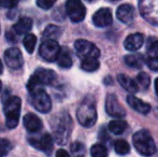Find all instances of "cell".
<instances>
[{
    "label": "cell",
    "instance_id": "cell-38",
    "mask_svg": "<svg viewBox=\"0 0 158 157\" xmlns=\"http://www.w3.org/2000/svg\"><path fill=\"white\" fill-rule=\"evenodd\" d=\"M155 92H156V95L158 96V78L155 80Z\"/></svg>",
    "mask_w": 158,
    "mask_h": 157
},
{
    "label": "cell",
    "instance_id": "cell-24",
    "mask_svg": "<svg viewBox=\"0 0 158 157\" xmlns=\"http://www.w3.org/2000/svg\"><path fill=\"white\" fill-rule=\"evenodd\" d=\"M100 64L97 58H84L82 59L81 68L84 71L87 72H94L99 68Z\"/></svg>",
    "mask_w": 158,
    "mask_h": 157
},
{
    "label": "cell",
    "instance_id": "cell-33",
    "mask_svg": "<svg viewBox=\"0 0 158 157\" xmlns=\"http://www.w3.org/2000/svg\"><path fill=\"white\" fill-rule=\"evenodd\" d=\"M145 63L151 70H153V71H158V58L146 56Z\"/></svg>",
    "mask_w": 158,
    "mask_h": 157
},
{
    "label": "cell",
    "instance_id": "cell-13",
    "mask_svg": "<svg viewBox=\"0 0 158 157\" xmlns=\"http://www.w3.org/2000/svg\"><path fill=\"white\" fill-rule=\"evenodd\" d=\"M28 141L32 147H35V149L40 150V151L44 152L46 154H50L53 151V138L48 134H44L41 137H38V138H31L30 137Z\"/></svg>",
    "mask_w": 158,
    "mask_h": 157
},
{
    "label": "cell",
    "instance_id": "cell-21",
    "mask_svg": "<svg viewBox=\"0 0 158 157\" xmlns=\"http://www.w3.org/2000/svg\"><path fill=\"white\" fill-rule=\"evenodd\" d=\"M57 63H58V66L61 68H70L72 66V58H71V55L69 53L68 48H60L59 51V54L57 56Z\"/></svg>",
    "mask_w": 158,
    "mask_h": 157
},
{
    "label": "cell",
    "instance_id": "cell-23",
    "mask_svg": "<svg viewBox=\"0 0 158 157\" xmlns=\"http://www.w3.org/2000/svg\"><path fill=\"white\" fill-rule=\"evenodd\" d=\"M128 125L125 121L122 119H113L109 123L108 129L112 132L113 134H122L127 129Z\"/></svg>",
    "mask_w": 158,
    "mask_h": 157
},
{
    "label": "cell",
    "instance_id": "cell-2",
    "mask_svg": "<svg viewBox=\"0 0 158 157\" xmlns=\"http://www.w3.org/2000/svg\"><path fill=\"white\" fill-rule=\"evenodd\" d=\"M52 128L54 131V139L56 140V142L60 145H64L67 143L71 134L72 119L67 112L60 113V115L52 124Z\"/></svg>",
    "mask_w": 158,
    "mask_h": 157
},
{
    "label": "cell",
    "instance_id": "cell-14",
    "mask_svg": "<svg viewBox=\"0 0 158 157\" xmlns=\"http://www.w3.org/2000/svg\"><path fill=\"white\" fill-rule=\"evenodd\" d=\"M112 12L108 8H101L93 15V23L96 27L104 28L112 24Z\"/></svg>",
    "mask_w": 158,
    "mask_h": 157
},
{
    "label": "cell",
    "instance_id": "cell-25",
    "mask_svg": "<svg viewBox=\"0 0 158 157\" xmlns=\"http://www.w3.org/2000/svg\"><path fill=\"white\" fill-rule=\"evenodd\" d=\"M60 35H61L60 28H59L58 26H55V25H48L43 32V36L45 37V38L53 39V40L58 39Z\"/></svg>",
    "mask_w": 158,
    "mask_h": 157
},
{
    "label": "cell",
    "instance_id": "cell-6",
    "mask_svg": "<svg viewBox=\"0 0 158 157\" xmlns=\"http://www.w3.org/2000/svg\"><path fill=\"white\" fill-rule=\"evenodd\" d=\"M138 8L146 22L158 26V0H138Z\"/></svg>",
    "mask_w": 158,
    "mask_h": 157
},
{
    "label": "cell",
    "instance_id": "cell-7",
    "mask_svg": "<svg viewBox=\"0 0 158 157\" xmlns=\"http://www.w3.org/2000/svg\"><path fill=\"white\" fill-rule=\"evenodd\" d=\"M30 101L33 108L42 113H48L52 109V102L48 95L45 90H43L41 87L35 88L32 92H30Z\"/></svg>",
    "mask_w": 158,
    "mask_h": 157
},
{
    "label": "cell",
    "instance_id": "cell-34",
    "mask_svg": "<svg viewBox=\"0 0 158 157\" xmlns=\"http://www.w3.org/2000/svg\"><path fill=\"white\" fill-rule=\"evenodd\" d=\"M10 147H11V144L8 140L1 139V140H0V156L6 155L9 150H10Z\"/></svg>",
    "mask_w": 158,
    "mask_h": 157
},
{
    "label": "cell",
    "instance_id": "cell-12",
    "mask_svg": "<svg viewBox=\"0 0 158 157\" xmlns=\"http://www.w3.org/2000/svg\"><path fill=\"white\" fill-rule=\"evenodd\" d=\"M4 60L11 69H19L23 66L24 59L21 51L17 48H10L4 53Z\"/></svg>",
    "mask_w": 158,
    "mask_h": 157
},
{
    "label": "cell",
    "instance_id": "cell-22",
    "mask_svg": "<svg viewBox=\"0 0 158 157\" xmlns=\"http://www.w3.org/2000/svg\"><path fill=\"white\" fill-rule=\"evenodd\" d=\"M126 65L129 66L131 68H135V69H139L143 66L144 64V57L142 54H130L127 55L124 58Z\"/></svg>",
    "mask_w": 158,
    "mask_h": 157
},
{
    "label": "cell",
    "instance_id": "cell-18",
    "mask_svg": "<svg viewBox=\"0 0 158 157\" xmlns=\"http://www.w3.org/2000/svg\"><path fill=\"white\" fill-rule=\"evenodd\" d=\"M24 126L29 132H38L42 129V122L35 114L28 113L24 116Z\"/></svg>",
    "mask_w": 158,
    "mask_h": 157
},
{
    "label": "cell",
    "instance_id": "cell-37",
    "mask_svg": "<svg viewBox=\"0 0 158 157\" xmlns=\"http://www.w3.org/2000/svg\"><path fill=\"white\" fill-rule=\"evenodd\" d=\"M56 156L57 157H69V153L64 150H59L56 152Z\"/></svg>",
    "mask_w": 158,
    "mask_h": 157
},
{
    "label": "cell",
    "instance_id": "cell-20",
    "mask_svg": "<svg viewBox=\"0 0 158 157\" xmlns=\"http://www.w3.org/2000/svg\"><path fill=\"white\" fill-rule=\"evenodd\" d=\"M32 28V19L30 17H21L16 24L13 26V30L16 32V35L27 34Z\"/></svg>",
    "mask_w": 158,
    "mask_h": 157
},
{
    "label": "cell",
    "instance_id": "cell-39",
    "mask_svg": "<svg viewBox=\"0 0 158 157\" xmlns=\"http://www.w3.org/2000/svg\"><path fill=\"white\" fill-rule=\"evenodd\" d=\"M2 70H3V66H2V63H1V60H0V74L2 73Z\"/></svg>",
    "mask_w": 158,
    "mask_h": 157
},
{
    "label": "cell",
    "instance_id": "cell-17",
    "mask_svg": "<svg viewBox=\"0 0 158 157\" xmlns=\"http://www.w3.org/2000/svg\"><path fill=\"white\" fill-rule=\"evenodd\" d=\"M127 103L130 105V108L139 112L140 114H148L151 111V105L148 102H144L143 100L137 98L133 95H129L127 97Z\"/></svg>",
    "mask_w": 158,
    "mask_h": 157
},
{
    "label": "cell",
    "instance_id": "cell-26",
    "mask_svg": "<svg viewBox=\"0 0 158 157\" xmlns=\"http://www.w3.org/2000/svg\"><path fill=\"white\" fill-rule=\"evenodd\" d=\"M114 149L115 152L119 155H126L130 152V147H129L128 142L125 141L124 139H118L114 142Z\"/></svg>",
    "mask_w": 158,
    "mask_h": 157
},
{
    "label": "cell",
    "instance_id": "cell-36",
    "mask_svg": "<svg viewBox=\"0 0 158 157\" xmlns=\"http://www.w3.org/2000/svg\"><path fill=\"white\" fill-rule=\"evenodd\" d=\"M99 138H100V140H102V141H109L110 140V137L106 134V131L104 130L103 127L101 128V131H100V134H99Z\"/></svg>",
    "mask_w": 158,
    "mask_h": 157
},
{
    "label": "cell",
    "instance_id": "cell-19",
    "mask_svg": "<svg viewBox=\"0 0 158 157\" xmlns=\"http://www.w3.org/2000/svg\"><path fill=\"white\" fill-rule=\"evenodd\" d=\"M117 81L121 84V86L126 89L127 92H129L130 94H135L139 90V86H138L135 80H132L130 76H126V74H118L117 76Z\"/></svg>",
    "mask_w": 158,
    "mask_h": 157
},
{
    "label": "cell",
    "instance_id": "cell-40",
    "mask_svg": "<svg viewBox=\"0 0 158 157\" xmlns=\"http://www.w3.org/2000/svg\"><path fill=\"white\" fill-rule=\"evenodd\" d=\"M109 1H111V2H116V1H119V0H109Z\"/></svg>",
    "mask_w": 158,
    "mask_h": 157
},
{
    "label": "cell",
    "instance_id": "cell-15",
    "mask_svg": "<svg viewBox=\"0 0 158 157\" xmlns=\"http://www.w3.org/2000/svg\"><path fill=\"white\" fill-rule=\"evenodd\" d=\"M116 16L123 24H131L135 19V8L128 3L121 4L117 8Z\"/></svg>",
    "mask_w": 158,
    "mask_h": 157
},
{
    "label": "cell",
    "instance_id": "cell-42",
    "mask_svg": "<svg viewBox=\"0 0 158 157\" xmlns=\"http://www.w3.org/2000/svg\"><path fill=\"white\" fill-rule=\"evenodd\" d=\"M87 1H94V0H87Z\"/></svg>",
    "mask_w": 158,
    "mask_h": 157
},
{
    "label": "cell",
    "instance_id": "cell-1",
    "mask_svg": "<svg viewBox=\"0 0 158 157\" xmlns=\"http://www.w3.org/2000/svg\"><path fill=\"white\" fill-rule=\"evenodd\" d=\"M77 118L83 127L89 128L95 125L97 121V109H96V101L92 96H87L81 102L77 108Z\"/></svg>",
    "mask_w": 158,
    "mask_h": 157
},
{
    "label": "cell",
    "instance_id": "cell-32",
    "mask_svg": "<svg viewBox=\"0 0 158 157\" xmlns=\"http://www.w3.org/2000/svg\"><path fill=\"white\" fill-rule=\"evenodd\" d=\"M57 0H37V6L43 10H50Z\"/></svg>",
    "mask_w": 158,
    "mask_h": 157
},
{
    "label": "cell",
    "instance_id": "cell-27",
    "mask_svg": "<svg viewBox=\"0 0 158 157\" xmlns=\"http://www.w3.org/2000/svg\"><path fill=\"white\" fill-rule=\"evenodd\" d=\"M23 43H24V46H25L26 51H27L29 54H32L33 51H35V44H37V38H35V35L27 34L23 40Z\"/></svg>",
    "mask_w": 158,
    "mask_h": 157
},
{
    "label": "cell",
    "instance_id": "cell-11",
    "mask_svg": "<svg viewBox=\"0 0 158 157\" xmlns=\"http://www.w3.org/2000/svg\"><path fill=\"white\" fill-rule=\"evenodd\" d=\"M106 111L112 118H123L126 116V111L119 103L116 95L109 94L106 100Z\"/></svg>",
    "mask_w": 158,
    "mask_h": 157
},
{
    "label": "cell",
    "instance_id": "cell-29",
    "mask_svg": "<svg viewBox=\"0 0 158 157\" xmlns=\"http://www.w3.org/2000/svg\"><path fill=\"white\" fill-rule=\"evenodd\" d=\"M135 82H137L138 85L141 86L143 89H148V88L150 87V84H151V78L146 72H140V73L137 76Z\"/></svg>",
    "mask_w": 158,
    "mask_h": 157
},
{
    "label": "cell",
    "instance_id": "cell-4",
    "mask_svg": "<svg viewBox=\"0 0 158 157\" xmlns=\"http://www.w3.org/2000/svg\"><path fill=\"white\" fill-rule=\"evenodd\" d=\"M21 105L22 100L17 96L9 97L4 102L3 111L6 114V124L8 128H15L19 125Z\"/></svg>",
    "mask_w": 158,
    "mask_h": 157
},
{
    "label": "cell",
    "instance_id": "cell-35",
    "mask_svg": "<svg viewBox=\"0 0 158 157\" xmlns=\"http://www.w3.org/2000/svg\"><path fill=\"white\" fill-rule=\"evenodd\" d=\"M19 0H0V6L6 9H13L19 4Z\"/></svg>",
    "mask_w": 158,
    "mask_h": 157
},
{
    "label": "cell",
    "instance_id": "cell-30",
    "mask_svg": "<svg viewBox=\"0 0 158 157\" xmlns=\"http://www.w3.org/2000/svg\"><path fill=\"white\" fill-rule=\"evenodd\" d=\"M70 150H71V153L75 156H82L85 153V147H84V144H82L81 142L72 143L70 147Z\"/></svg>",
    "mask_w": 158,
    "mask_h": 157
},
{
    "label": "cell",
    "instance_id": "cell-8",
    "mask_svg": "<svg viewBox=\"0 0 158 157\" xmlns=\"http://www.w3.org/2000/svg\"><path fill=\"white\" fill-rule=\"evenodd\" d=\"M74 48L80 58H99L100 51L94 43L84 39H79L74 42Z\"/></svg>",
    "mask_w": 158,
    "mask_h": 157
},
{
    "label": "cell",
    "instance_id": "cell-31",
    "mask_svg": "<svg viewBox=\"0 0 158 157\" xmlns=\"http://www.w3.org/2000/svg\"><path fill=\"white\" fill-rule=\"evenodd\" d=\"M148 56L158 58V40L150 41L148 46Z\"/></svg>",
    "mask_w": 158,
    "mask_h": 157
},
{
    "label": "cell",
    "instance_id": "cell-5",
    "mask_svg": "<svg viewBox=\"0 0 158 157\" xmlns=\"http://www.w3.org/2000/svg\"><path fill=\"white\" fill-rule=\"evenodd\" d=\"M55 81H56V73L53 70L39 68L30 76L27 83V88L30 93L35 88L41 87L42 85H52Z\"/></svg>",
    "mask_w": 158,
    "mask_h": 157
},
{
    "label": "cell",
    "instance_id": "cell-10",
    "mask_svg": "<svg viewBox=\"0 0 158 157\" xmlns=\"http://www.w3.org/2000/svg\"><path fill=\"white\" fill-rule=\"evenodd\" d=\"M59 51H60V46L58 42L56 40L48 39L41 43L39 48V54L46 61H54L58 56Z\"/></svg>",
    "mask_w": 158,
    "mask_h": 157
},
{
    "label": "cell",
    "instance_id": "cell-9",
    "mask_svg": "<svg viewBox=\"0 0 158 157\" xmlns=\"http://www.w3.org/2000/svg\"><path fill=\"white\" fill-rule=\"evenodd\" d=\"M66 13L73 23H80L85 19L86 9L81 0H67Z\"/></svg>",
    "mask_w": 158,
    "mask_h": 157
},
{
    "label": "cell",
    "instance_id": "cell-3",
    "mask_svg": "<svg viewBox=\"0 0 158 157\" xmlns=\"http://www.w3.org/2000/svg\"><path fill=\"white\" fill-rule=\"evenodd\" d=\"M132 142L135 150L141 155L152 156L156 152V145L153 140V137L148 130H139L132 136Z\"/></svg>",
    "mask_w": 158,
    "mask_h": 157
},
{
    "label": "cell",
    "instance_id": "cell-28",
    "mask_svg": "<svg viewBox=\"0 0 158 157\" xmlns=\"http://www.w3.org/2000/svg\"><path fill=\"white\" fill-rule=\"evenodd\" d=\"M90 154L94 157H106L108 155V149L103 144H94L90 149Z\"/></svg>",
    "mask_w": 158,
    "mask_h": 157
},
{
    "label": "cell",
    "instance_id": "cell-41",
    "mask_svg": "<svg viewBox=\"0 0 158 157\" xmlns=\"http://www.w3.org/2000/svg\"><path fill=\"white\" fill-rule=\"evenodd\" d=\"M1 89H2V83L0 82V92H1Z\"/></svg>",
    "mask_w": 158,
    "mask_h": 157
},
{
    "label": "cell",
    "instance_id": "cell-16",
    "mask_svg": "<svg viewBox=\"0 0 158 157\" xmlns=\"http://www.w3.org/2000/svg\"><path fill=\"white\" fill-rule=\"evenodd\" d=\"M144 43V36L140 32L137 34H131L129 35L124 41V46L127 51H130V52H135V51L139 50L142 48Z\"/></svg>",
    "mask_w": 158,
    "mask_h": 157
}]
</instances>
